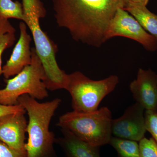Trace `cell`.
Returning a JSON list of instances; mask_svg holds the SVG:
<instances>
[{"label":"cell","instance_id":"cell-1","mask_svg":"<svg viewBox=\"0 0 157 157\" xmlns=\"http://www.w3.org/2000/svg\"><path fill=\"white\" fill-rule=\"evenodd\" d=\"M59 27L66 29L72 39L93 47L107 42L111 21L119 9H126L128 0H52Z\"/></svg>","mask_w":157,"mask_h":157},{"label":"cell","instance_id":"cell-2","mask_svg":"<svg viewBox=\"0 0 157 157\" xmlns=\"http://www.w3.org/2000/svg\"><path fill=\"white\" fill-rule=\"evenodd\" d=\"M17 101L29 116L28 139L25 145L27 157H54V144L56 139L49 130V125L61 100L56 98L39 103L29 95L24 94L20 96Z\"/></svg>","mask_w":157,"mask_h":157},{"label":"cell","instance_id":"cell-3","mask_svg":"<svg viewBox=\"0 0 157 157\" xmlns=\"http://www.w3.org/2000/svg\"><path fill=\"white\" fill-rule=\"evenodd\" d=\"M112 119L111 111L106 107L90 112L73 110L61 116L58 126L79 139L100 147L109 144L112 137Z\"/></svg>","mask_w":157,"mask_h":157},{"label":"cell","instance_id":"cell-4","mask_svg":"<svg viewBox=\"0 0 157 157\" xmlns=\"http://www.w3.org/2000/svg\"><path fill=\"white\" fill-rule=\"evenodd\" d=\"M32 61L18 74L6 79L5 88L0 90V104L13 106L18 104V98L28 94L38 100L48 97L44 83L45 73L42 62L35 48H32Z\"/></svg>","mask_w":157,"mask_h":157},{"label":"cell","instance_id":"cell-5","mask_svg":"<svg viewBox=\"0 0 157 157\" xmlns=\"http://www.w3.org/2000/svg\"><path fill=\"white\" fill-rule=\"evenodd\" d=\"M119 82V77L115 75L94 80L79 71L69 74L66 90L72 98L73 110L90 112L97 110L103 99L113 91Z\"/></svg>","mask_w":157,"mask_h":157},{"label":"cell","instance_id":"cell-6","mask_svg":"<svg viewBox=\"0 0 157 157\" xmlns=\"http://www.w3.org/2000/svg\"><path fill=\"white\" fill-rule=\"evenodd\" d=\"M117 36L134 40L148 51L152 52L157 49V39L147 32L135 17L123 9L117 10L111 21L106 40Z\"/></svg>","mask_w":157,"mask_h":157},{"label":"cell","instance_id":"cell-7","mask_svg":"<svg viewBox=\"0 0 157 157\" xmlns=\"http://www.w3.org/2000/svg\"><path fill=\"white\" fill-rule=\"evenodd\" d=\"M144 110L135 103L128 107L120 117L112 119L111 133L113 137L139 142L147 132Z\"/></svg>","mask_w":157,"mask_h":157},{"label":"cell","instance_id":"cell-8","mask_svg":"<svg viewBox=\"0 0 157 157\" xmlns=\"http://www.w3.org/2000/svg\"><path fill=\"white\" fill-rule=\"evenodd\" d=\"M129 87L136 103L145 110L157 111V74L153 70L139 68Z\"/></svg>","mask_w":157,"mask_h":157},{"label":"cell","instance_id":"cell-9","mask_svg":"<svg viewBox=\"0 0 157 157\" xmlns=\"http://www.w3.org/2000/svg\"><path fill=\"white\" fill-rule=\"evenodd\" d=\"M26 110L0 117V140L11 148L26 152L25 134L28 122Z\"/></svg>","mask_w":157,"mask_h":157},{"label":"cell","instance_id":"cell-10","mask_svg":"<svg viewBox=\"0 0 157 157\" xmlns=\"http://www.w3.org/2000/svg\"><path fill=\"white\" fill-rule=\"evenodd\" d=\"M20 36L14 46L11 57L2 67V75L6 79L16 76L32 61V48H30L32 38L27 32L25 23H19Z\"/></svg>","mask_w":157,"mask_h":157},{"label":"cell","instance_id":"cell-11","mask_svg":"<svg viewBox=\"0 0 157 157\" xmlns=\"http://www.w3.org/2000/svg\"><path fill=\"white\" fill-rule=\"evenodd\" d=\"M63 137L56 142L63 149L67 157H101L99 147L79 139L69 131L61 129Z\"/></svg>","mask_w":157,"mask_h":157},{"label":"cell","instance_id":"cell-12","mask_svg":"<svg viewBox=\"0 0 157 157\" xmlns=\"http://www.w3.org/2000/svg\"><path fill=\"white\" fill-rule=\"evenodd\" d=\"M132 15L147 32L157 39V15L146 6H130L125 9Z\"/></svg>","mask_w":157,"mask_h":157},{"label":"cell","instance_id":"cell-13","mask_svg":"<svg viewBox=\"0 0 157 157\" xmlns=\"http://www.w3.org/2000/svg\"><path fill=\"white\" fill-rule=\"evenodd\" d=\"M15 29L9 19L0 15V77L2 74V56L5 50L14 45Z\"/></svg>","mask_w":157,"mask_h":157},{"label":"cell","instance_id":"cell-14","mask_svg":"<svg viewBox=\"0 0 157 157\" xmlns=\"http://www.w3.org/2000/svg\"><path fill=\"white\" fill-rule=\"evenodd\" d=\"M109 144L117 152L118 157H140L139 144L137 141L112 136Z\"/></svg>","mask_w":157,"mask_h":157},{"label":"cell","instance_id":"cell-15","mask_svg":"<svg viewBox=\"0 0 157 157\" xmlns=\"http://www.w3.org/2000/svg\"><path fill=\"white\" fill-rule=\"evenodd\" d=\"M0 15L7 19L15 18L24 21L22 3L12 0H0Z\"/></svg>","mask_w":157,"mask_h":157},{"label":"cell","instance_id":"cell-16","mask_svg":"<svg viewBox=\"0 0 157 157\" xmlns=\"http://www.w3.org/2000/svg\"><path fill=\"white\" fill-rule=\"evenodd\" d=\"M140 157H157V143L151 137H144L139 142Z\"/></svg>","mask_w":157,"mask_h":157},{"label":"cell","instance_id":"cell-17","mask_svg":"<svg viewBox=\"0 0 157 157\" xmlns=\"http://www.w3.org/2000/svg\"><path fill=\"white\" fill-rule=\"evenodd\" d=\"M145 128L157 143V111L145 110Z\"/></svg>","mask_w":157,"mask_h":157},{"label":"cell","instance_id":"cell-18","mask_svg":"<svg viewBox=\"0 0 157 157\" xmlns=\"http://www.w3.org/2000/svg\"><path fill=\"white\" fill-rule=\"evenodd\" d=\"M0 157H27L26 152L14 149L0 140Z\"/></svg>","mask_w":157,"mask_h":157},{"label":"cell","instance_id":"cell-19","mask_svg":"<svg viewBox=\"0 0 157 157\" xmlns=\"http://www.w3.org/2000/svg\"><path fill=\"white\" fill-rule=\"evenodd\" d=\"M25 109L19 104L13 106H8L0 104V117L14 113L25 111Z\"/></svg>","mask_w":157,"mask_h":157},{"label":"cell","instance_id":"cell-20","mask_svg":"<svg viewBox=\"0 0 157 157\" xmlns=\"http://www.w3.org/2000/svg\"><path fill=\"white\" fill-rule=\"evenodd\" d=\"M128 1L129 4L128 6H146L147 5V3L148 2L149 0H128Z\"/></svg>","mask_w":157,"mask_h":157}]
</instances>
